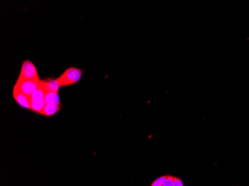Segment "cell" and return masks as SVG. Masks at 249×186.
Returning a JSON list of instances; mask_svg holds the SVG:
<instances>
[{"label": "cell", "instance_id": "6da1fadb", "mask_svg": "<svg viewBox=\"0 0 249 186\" xmlns=\"http://www.w3.org/2000/svg\"><path fill=\"white\" fill-rule=\"evenodd\" d=\"M82 77V70H81L80 68L70 67L57 79L61 86H67L78 83Z\"/></svg>", "mask_w": 249, "mask_h": 186}, {"label": "cell", "instance_id": "7a4b0ae2", "mask_svg": "<svg viewBox=\"0 0 249 186\" xmlns=\"http://www.w3.org/2000/svg\"><path fill=\"white\" fill-rule=\"evenodd\" d=\"M40 81H34V80L18 78L15 88L18 89L19 92L24 93L26 96H31V95L40 86Z\"/></svg>", "mask_w": 249, "mask_h": 186}, {"label": "cell", "instance_id": "3957f363", "mask_svg": "<svg viewBox=\"0 0 249 186\" xmlns=\"http://www.w3.org/2000/svg\"><path fill=\"white\" fill-rule=\"evenodd\" d=\"M19 78L26 80L40 81L36 66L34 65L33 63L31 62L30 61H25L22 64Z\"/></svg>", "mask_w": 249, "mask_h": 186}, {"label": "cell", "instance_id": "277c9868", "mask_svg": "<svg viewBox=\"0 0 249 186\" xmlns=\"http://www.w3.org/2000/svg\"><path fill=\"white\" fill-rule=\"evenodd\" d=\"M13 96L15 100L20 107L23 108L31 110V98L30 96H26L24 93L19 92L16 88L14 87Z\"/></svg>", "mask_w": 249, "mask_h": 186}, {"label": "cell", "instance_id": "5b68a950", "mask_svg": "<svg viewBox=\"0 0 249 186\" xmlns=\"http://www.w3.org/2000/svg\"><path fill=\"white\" fill-rule=\"evenodd\" d=\"M42 87L45 92H58L60 87H61L58 79H46L40 82Z\"/></svg>", "mask_w": 249, "mask_h": 186}, {"label": "cell", "instance_id": "8992f818", "mask_svg": "<svg viewBox=\"0 0 249 186\" xmlns=\"http://www.w3.org/2000/svg\"><path fill=\"white\" fill-rule=\"evenodd\" d=\"M60 105L53 104V103H46L40 115L45 116H53L58 113L60 110Z\"/></svg>", "mask_w": 249, "mask_h": 186}, {"label": "cell", "instance_id": "52a82bcc", "mask_svg": "<svg viewBox=\"0 0 249 186\" xmlns=\"http://www.w3.org/2000/svg\"><path fill=\"white\" fill-rule=\"evenodd\" d=\"M45 102L46 103H53V104L61 105V101H60L58 92H46Z\"/></svg>", "mask_w": 249, "mask_h": 186}, {"label": "cell", "instance_id": "ba28073f", "mask_svg": "<svg viewBox=\"0 0 249 186\" xmlns=\"http://www.w3.org/2000/svg\"><path fill=\"white\" fill-rule=\"evenodd\" d=\"M166 177H167V175H163L158 177L152 182L151 186H163V183L166 181Z\"/></svg>", "mask_w": 249, "mask_h": 186}]
</instances>
